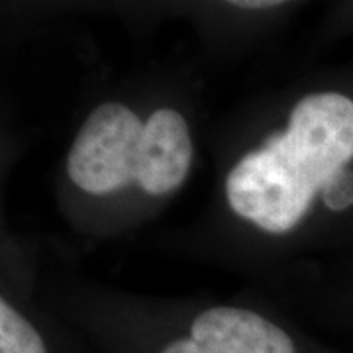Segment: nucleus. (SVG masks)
<instances>
[{"label": "nucleus", "instance_id": "obj_1", "mask_svg": "<svg viewBox=\"0 0 353 353\" xmlns=\"http://www.w3.org/2000/svg\"><path fill=\"white\" fill-rule=\"evenodd\" d=\"M353 167V97L312 92L289 126L245 153L226 179L232 210L269 234H287L341 169Z\"/></svg>", "mask_w": 353, "mask_h": 353}, {"label": "nucleus", "instance_id": "obj_2", "mask_svg": "<svg viewBox=\"0 0 353 353\" xmlns=\"http://www.w3.org/2000/svg\"><path fill=\"white\" fill-rule=\"evenodd\" d=\"M143 122L120 102L97 106L81 126L67 157V173L88 194H108L138 183Z\"/></svg>", "mask_w": 353, "mask_h": 353}, {"label": "nucleus", "instance_id": "obj_3", "mask_svg": "<svg viewBox=\"0 0 353 353\" xmlns=\"http://www.w3.org/2000/svg\"><path fill=\"white\" fill-rule=\"evenodd\" d=\"M161 353H296L287 332L245 308L216 306L202 312L190 336Z\"/></svg>", "mask_w": 353, "mask_h": 353}, {"label": "nucleus", "instance_id": "obj_4", "mask_svg": "<svg viewBox=\"0 0 353 353\" xmlns=\"http://www.w3.org/2000/svg\"><path fill=\"white\" fill-rule=\"evenodd\" d=\"M192 163L187 120L171 108L148 118L138 145V185L153 196L169 194L183 185Z\"/></svg>", "mask_w": 353, "mask_h": 353}, {"label": "nucleus", "instance_id": "obj_5", "mask_svg": "<svg viewBox=\"0 0 353 353\" xmlns=\"http://www.w3.org/2000/svg\"><path fill=\"white\" fill-rule=\"evenodd\" d=\"M0 353H46L38 332L6 301H0Z\"/></svg>", "mask_w": 353, "mask_h": 353}, {"label": "nucleus", "instance_id": "obj_6", "mask_svg": "<svg viewBox=\"0 0 353 353\" xmlns=\"http://www.w3.org/2000/svg\"><path fill=\"white\" fill-rule=\"evenodd\" d=\"M322 204L330 212L353 210V167L341 169L322 190Z\"/></svg>", "mask_w": 353, "mask_h": 353}, {"label": "nucleus", "instance_id": "obj_7", "mask_svg": "<svg viewBox=\"0 0 353 353\" xmlns=\"http://www.w3.org/2000/svg\"><path fill=\"white\" fill-rule=\"evenodd\" d=\"M234 6H238V8H248V10H261V8H277L281 6V2H273V0H269V2H232Z\"/></svg>", "mask_w": 353, "mask_h": 353}]
</instances>
